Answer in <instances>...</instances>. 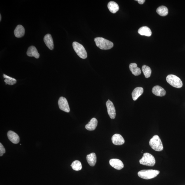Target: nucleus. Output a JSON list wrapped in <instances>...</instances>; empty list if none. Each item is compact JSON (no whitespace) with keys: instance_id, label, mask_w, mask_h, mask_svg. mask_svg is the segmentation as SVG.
Masks as SVG:
<instances>
[{"instance_id":"4468645a","label":"nucleus","mask_w":185,"mask_h":185,"mask_svg":"<svg viewBox=\"0 0 185 185\" xmlns=\"http://www.w3.org/2000/svg\"><path fill=\"white\" fill-rule=\"evenodd\" d=\"M27 55L29 57H33L37 59L39 57V54L37 49L35 46H32L28 48L27 51Z\"/></svg>"},{"instance_id":"aec40b11","label":"nucleus","mask_w":185,"mask_h":185,"mask_svg":"<svg viewBox=\"0 0 185 185\" xmlns=\"http://www.w3.org/2000/svg\"><path fill=\"white\" fill-rule=\"evenodd\" d=\"M129 68L131 72L135 76L139 75L141 73V71L139 68L138 67L136 63H132L129 65Z\"/></svg>"},{"instance_id":"b1692460","label":"nucleus","mask_w":185,"mask_h":185,"mask_svg":"<svg viewBox=\"0 0 185 185\" xmlns=\"http://www.w3.org/2000/svg\"><path fill=\"white\" fill-rule=\"evenodd\" d=\"M3 77L5 79L4 80L6 84L9 85H13L16 83L17 80L15 79L12 78L6 75L5 74H3Z\"/></svg>"},{"instance_id":"6e6552de","label":"nucleus","mask_w":185,"mask_h":185,"mask_svg":"<svg viewBox=\"0 0 185 185\" xmlns=\"http://www.w3.org/2000/svg\"><path fill=\"white\" fill-rule=\"evenodd\" d=\"M106 106L108 113L110 118L111 119H114L116 116V110L113 103L108 100L106 102Z\"/></svg>"},{"instance_id":"ddd939ff","label":"nucleus","mask_w":185,"mask_h":185,"mask_svg":"<svg viewBox=\"0 0 185 185\" xmlns=\"http://www.w3.org/2000/svg\"><path fill=\"white\" fill-rule=\"evenodd\" d=\"M44 41L47 46L51 50H53L54 48L53 39L50 34L45 35L44 38Z\"/></svg>"},{"instance_id":"0eeeda50","label":"nucleus","mask_w":185,"mask_h":185,"mask_svg":"<svg viewBox=\"0 0 185 185\" xmlns=\"http://www.w3.org/2000/svg\"><path fill=\"white\" fill-rule=\"evenodd\" d=\"M58 106L60 109L67 112H69L70 111L69 105L67 100L65 98L61 97L58 100Z\"/></svg>"},{"instance_id":"f3484780","label":"nucleus","mask_w":185,"mask_h":185,"mask_svg":"<svg viewBox=\"0 0 185 185\" xmlns=\"http://www.w3.org/2000/svg\"><path fill=\"white\" fill-rule=\"evenodd\" d=\"M138 33L141 36L149 37L151 36L152 32L150 29L146 26L140 27L138 30Z\"/></svg>"},{"instance_id":"a878e982","label":"nucleus","mask_w":185,"mask_h":185,"mask_svg":"<svg viewBox=\"0 0 185 185\" xmlns=\"http://www.w3.org/2000/svg\"><path fill=\"white\" fill-rule=\"evenodd\" d=\"M5 153V149L1 143H0V156H2Z\"/></svg>"},{"instance_id":"9b49d317","label":"nucleus","mask_w":185,"mask_h":185,"mask_svg":"<svg viewBox=\"0 0 185 185\" xmlns=\"http://www.w3.org/2000/svg\"><path fill=\"white\" fill-rule=\"evenodd\" d=\"M8 139L14 144H18L20 141V137L17 133L12 131H9L7 133Z\"/></svg>"},{"instance_id":"7ed1b4c3","label":"nucleus","mask_w":185,"mask_h":185,"mask_svg":"<svg viewBox=\"0 0 185 185\" xmlns=\"http://www.w3.org/2000/svg\"><path fill=\"white\" fill-rule=\"evenodd\" d=\"M149 144L152 148L156 151H161L163 148L162 142L158 135L154 136L150 140Z\"/></svg>"},{"instance_id":"f8f14e48","label":"nucleus","mask_w":185,"mask_h":185,"mask_svg":"<svg viewBox=\"0 0 185 185\" xmlns=\"http://www.w3.org/2000/svg\"><path fill=\"white\" fill-rule=\"evenodd\" d=\"M152 91L155 95L158 97H163L166 94L164 89L158 85L154 86Z\"/></svg>"},{"instance_id":"5701e85b","label":"nucleus","mask_w":185,"mask_h":185,"mask_svg":"<svg viewBox=\"0 0 185 185\" xmlns=\"http://www.w3.org/2000/svg\"><path fill=\"white\" fill-rule=\"evenodd\" d=\"M142 70L146 78H149L151 76L152 70L149 67L146 65H143L142 67Z\"/></svg>"},{"instance_id":"f03ea898","label":"nucleus","mask_w":185,"mask_h":185,"mask_svg":"<svg viewBox=\"0 0 185 185\" xmlns=\"http://www.w3.org/2000/svg\"><path fill=\"white\" fill-rule=\"evenodd\" d=\"M159 171L156 170H143L138 172V175L141 178L148 180L153 178L160 174Z\"/></svg>"},{"instance_id":"9d476101","label":"nucleus","mask_w":185,"mask_h":185,"mask_svg":"<svg viewBox=\"0 0 185 185\" xmlns=\"http://www.w3.org/2000/svg\"><path fill=\"white\" fill-rule=\"evenodd\" d=\"M112 143L117 146H120L125 143V140L122 136L118 134H116L113 135L111 138Z\"/></svg>"},{"instance_id":"20e7f679","label":"nucleus","mask_w":185,"mask_h":185,"mask_svg":"<svg viewBox=\"0 0 185 185\" xmlns=\"http://www.w3.org/2000/svg\"><path fill=\"white\" fill-rule=\"evenodd\" d=\"M156 161L153 156L148 153H144L142 158L140 160V164L148 166H153Z\"/></svg>"},{"instance_id":"cd10ccee","label":"nucleus","mask_w":185,"mask_h":185,"mask_svg":"<svg viewBox=\"0 0 185 185\" xmlns=\"http://www.w3.org/2000/svg\"><path fill=\"white\" fill-rule=\"evenodd\" d=\"M1 14H0V22H1Z\"/></svg>"},{"instance_id":"4be33fe9","label":"nucleus","mask_w":185,"mask_h":185,"mask_svg":"<svg viewBox=\"0 0 185 185\" xmlns=\"http://www.w3.org/2000/svg\"><path fill=\"white\" fill-rule=\"evenodd\" d=\"M157 13L161 16H167L168 13V9L167 7L165 6H161L157 9Z\"/></svg>"},{"instance_id":"39448f33","label":"nucleus","mask_w":185,"mask_h":185,"mask_svg":"<svg viewBox=\"0 0 185 185\" xmlns=\"http://www.w3.org/2000/svg\"><path fill=\"white\" fill-rule=\"evenodd\" d=\"M74 50L79 57L85 59L87 57V53L83 46L78 42H74L72 44Z\"/></svg>"},{"instance_id":"393cba45","label":"nucleus","mask_w":185,"mask_h":185,"mask_svg":"<svg viewBox=\"0 0 185 185\" xmlns=\"http://www.w3.org/2000/svg\"><path fill=\"white\" fill-rule=\"evenodd\" d=\"M71 166L72 169L76 171H79L82 169V165L80 161L79 160H75L72 163Z\"/></svg>"},{"instance_id":"6ab92c4d","label":"nucleus","mask_w":185,"mask_h":185,"mask_svg":"<svg viewBox=\"0 0 185 185\" xmlns=\"http://www.w3.org/2000/svg\"><path fill=\"white\" fill-rule=\"evenodd\" d=\"M86 160L90 166H94L97 162V156L95 153H91L86 156Z\"/></svg>"},{"instance_id":"423d86ee","label":"nucleus","mask_w":185,"mask_h":185,"mask_svg":"<svg viewBox=\"0 0 185 185\" xmlns=\"http://www.w3.org/2000/svg\"><path fill=\"white\" fill-rule=\"evenodd\" d=\"M166 80L170 85L175 88H180L183 85L181 79L174 75H169L166 78Z\"/></svg>"},{"instance_id":"dca6fc26","label":"nucleus","mask_w":185,"mask_h":185,"mask_svg":"<svg viewBox=\"0 0 185 185\" xmlns=\"http://www.w3.org/2000/svg\"><path fill=\"white\" fill-rule=\"evenodd\" d=\"M98 124L97 119L94 118L91 119L88 123L85 126V128L89 131H93L96 129Z\"/></svg>"},{"instance_id":"a211bd4d","label":"nucleus","mask_w":185,"mask_h":185,"mask_svg":"<svg viewBox=\"0 0 185 185\" xmlns=\"http://www.w3.org/2000/svg\"><path fill=\"white\" fill-rule=\"evenodd\" d=\"M144 92L143 88L142 87H137L133 91L132 95L133 100H136Z\"/></svg>"},{"instance_id":"f257e3e1","label":"nucleus","mask_w":185,"mask_h":185,"mask_svg":"<svg viewBox=\"0 0 185 185\" xmlns=\"http://www.w3.org/2000/svg\"><path fill=\"white\" fill-rule=\"evenodd\" d=\"M94 41L96 45L101 50H109L114 46V44L112 42L102 37H97L95 39Z\"/></svg>"},{"instance_id":"412c9836","label":"nucleus","mask_w":185,"mask_h":185,"mask_svg":"<svg viewBox=\"0 0 185 185\" xmlns=\"http://www.w3.org/2000/svg\"><path fill=\"white\" fill-rule=\"evenodd\" d=\"M108 8L112 13H116L119 10V7L117 4L113 1L109 2L108 4Z\"/></svg>"},{"instance_id":"2eb2a0df","label":"nucleus","mask_w":185,"mask_h":185,"mask_svg":"<svg viewBox=\"0 0 185 185\" xmlns=\"http://www.w3.org/2000/svg\"><path fill=\"white\" fill-rule=\"evenodd\" d=\"M14 34L16 37L21 38L24 36L25 34V29L22 25H19L14 31Z\"/></svg>"},{"instance_id":"bb28decb","label":"nucleus","mask_w":185,"mask_h":185,"mask_svg":"<svg viewBox=\"0 0 185 185\" xmlns=\"http://www.w3.org/2000/svg\"><path fill=\"white\" fill-rule=\"evenodd\" d=\"M136 1H137L138 3L141 4H143L145 3V2L146 1H145V0H137Z\"/></svg>"},{"instance_id":"1a4fd4ad","label":"nucleus","mask_w":185,"mask_h":185,"mask_svg":"<svg viewBox=\"0 0 185 185\" xmlns=\"http://www.w3.org/2000/svg\"><path fill=\"white\" fill-rule=\"evenodd\" d=\"M109 163L112 167L117 170H120L124 167V165L122 161L118 159H111L109 160Z\"/></svg>"}]
</instances>
